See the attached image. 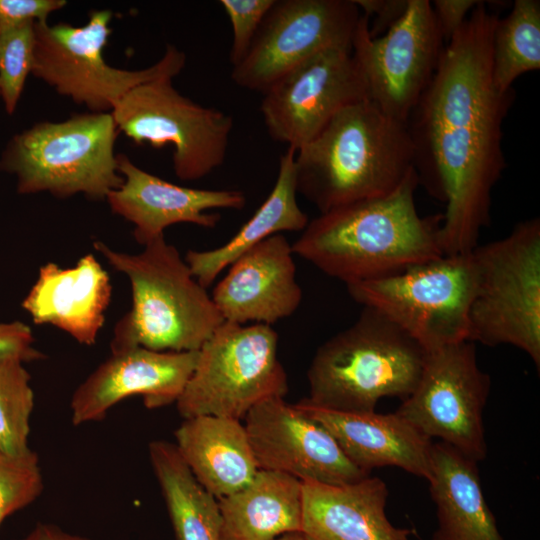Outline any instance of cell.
Returning <instances> with one entry per match:
<instances>
[{
  "instance_id": "obj_8",
  "label": "cell",
  "mask_w": 540,
  "mask_h": 540,
  "mask_svg": "<svg viewBox=\"0 0 540 540\" xmlns=\"http://www.w3.org/2000/svg\"><path fill=\"white\" fill-rule=\"evenodd\" d=\"M476 279L470 252L443 255L394 275L346 286L355 302L378 311L430 352L468 340Z\"/></svg>"
},
{
  "instance_id": "obj_4",
  "label": "cell",
  "mask_w": 540,
  "mask_h": 540,
  "mask_svg": "<svg viewBox=\"0 0 540 540\" xmlns=\"http://www.w3.org/2000/svg\"><path fill=\"white\" fill-rule=\"evenodd\" d=\"M129 279L132 306L115 325L110 349L142 346L155 351H198L224 322L212 297L164 235L129 254L93 243Z\"/></svg>"
},
{
  "instance_id": "obj_30",
  "label": "cell",
  "mask_w": 540,
  "mask_h": 540,
  "mask_svg": "<svg viewBox=\"0 0 540 540\" xmlns=\"http://www.w3.org/2000/svg\"><path fill=\"white\" fill-rule=\"evenodd\" d=\"M43 476L36 452H0V526L10 515L33 503L43 492Z\"/></svg>"
},
{
  "instance_id": "obj_18",
  "label": "cell",
  "mask_w": 540,
  "mask_h": 540,
  "mask_svg": "<svg viewBox=\"0 0 540 540\" xmlns=\"http://www.w3.org/2000/svg\"><path fill=\"white\" fill-rule=\"evenodd\" d=\"M116 159L124 181L106 200L113 213L134 225V238L143 246L163 236L164 230L173 224L215 228L220 215L209 213L210 210H240L246 204L242 191L179 186L137 167L124 154H117Z\"/></svg>"
},
{
  "instance_id": "obj_23",
  "label": "cell",
  "mask_w": 540,
  "mask_h": 540,
  "mask_svg": "<svg viewBox=\"0 0 540 540\" xmlns=\"http://www.w3.org/2000/svg\"><path fill=\"white\" fill-rule=\"evenodd\" d=\"M174 436L193 476L217 500L245 487L259 470L239 419L211 415L186 418Z\"/></svg>"
},
{
  "instance_id": "obj_35",
  "label": "cell",
  "mask_w": 540,
  "mask_h": 540,
  "mask_svg": "<svg viewBox=\"0 0 540 540\" xmlns=\"http://www.w3.org/2000/svg\"><path fill=\"white\" fill-rule=\"evenodd\" d=\"M480 1L435 0L432 9L439 32L446 44L464 24L470 12Z\"/></svg>"
},
{
  "instance_id": "obj_2",
  "label": "cell",
  "mask_w": 540,
  "mask_h": 540,
  "mask_svg": "<svg viewBox=\"0 0 540 540\" xmlns=\"http://www.w3.org/2000/svg\"><path fill=\"white\" fill-rule=\"evenodd\" d=\"M412 170L392 192L349 203L309 221L292 244L294 254L346 285L376 280L444 254L443 214L422 217Z\"/></svg>"
},
{
  "instance_id": "obj_29",
  "label": "cell",
  "mask_w": 540,
  "mask_h": 540,
  "mask_svg": "<svg viewBox=\"0 0 540 540\" xmlns=\"http://www.w3.org/2000/svg\"><path fill=\"white\" fill-rule=\"evenodd\" d=\"M31 376L17 357L0 358V452L28 451L30 417L34 408Z\"/></svg>"
},
{
  "instance_id": "obj_37",
  "label": "cell",
  "mask_w": 540,
  "mask_h": 540,
  "mask_svg": "<svg viewBox=\"0 0 540 540\" xmlns=\"http://www.w3.org/2000/svg\"><path fill=\"white\" fill-rule=\"evenodd\" d=\"M15 540H91L87 537L70 534L54 524L38 523L23 538Z\"/></svg>"
},
{
  "instance_id": "obj_14",
  "label": "cell",
  "mask_w": 540,
  "mask_h": 540,
  "mask_svg": "<svg viewBox=\"0 0 540 540\" xmlns=\"http://www.w3.org/2000/svg\"><path fill=\"white\" fill-rule=\"evenodd\" d=\"M362 13L353 0H275L240 63L236 85L264 93L305 60L326 50H352Z\"/></svg>"
},
{
  "instance_id": "obj_31",
  "label": "cell",
  "mask_w": 540,
  "mask_h": 540,
  "mask_svg": "<svg viewBox=\"0 0 540 540\" xmlns=\"http://www.w3.org/2000/svg\"><path fill=\"white\" fill-rule=\"evenodd\" d=\"M35 22H26L0 34V96L12 114L26 78L32 72L35 47Z\"/></svg>"
},
{
  "instance_id": "obj_5",
  "label": "cell",
  "mask_w": 540,
  "mask_h": 540,
  "mask_svg": "<svg viewBox=\"0 0 540 540\" xmlns=\"http://www.w3.org/2000/svg\"><path fill=\"white\" fill-rule=\"evenodd\" d=\"M427 351L378 311L364 307L347 329L324 342L307 371L308 403L374 412L383 397L404 400L415 389Z\"/></svg>"
},
{
  "instance_id": "obj_25",
  "label": "cell",
  "mask_w": 540,
  "mask_h": 540,
  "mask_svg": "<svg viewBox=\"0 0 540 540\" xmlns=\"http://www.w3.org/2000/svg\"><path fill=\"white\" fill-rule=\"evenodd\" d=\"M302 481L259 469L249 484L218 499L221 540H274L301 532Z\"/></svg>"
},
{
  "instance_id": "obj_3",
  "label": "cell",
  "mask_w": 540,
  "mask_h": 540,
  "mask_svg": "<svg viewBox=\"0 0 540 540\" xmlns=\"http://www.w3.org/2000/svg\"><path fill=\"white\" fill-rule=\"evenodd\" d=\"M297 193L321 213L384 196L414 170L405 123L363 99L343 108L295 153Z\"/></svg>"
},
{
  "instance_id": "obj_22",
  "label": "cell",
  "mask_w": 540,
  "mask_h": 540,
  "mask_svg": "<svg viewBox=\"0 0 540 540\" xmlns=\"http://www.w3.org/2000/svg\"><path fill=\"white\" fill-rule=\"evenodd\" d=\"M301 532L308 540H408L412 530L391 524L388 488L379 477L331 485L302 481Z\"/></svg>"
},
{
  "instance_id": "obj_15",
  "label": "cell",
  "mask_w": 540,
  "mask_h": 540,
  "mask_svg": "<svg viewBox=\"0 0 540 540\" xmlns=\"http://www.w3.org/2000/svg\"><path fill=\"white\" fill-rule=\"evenodd\" d=\"M368 99L350 51L331 49L297 65L274 82L260 105L272 139L297 151L343 108Z\"/></svg>"
},
{
  "instance_id": "obj_28",
  "label": "cell",
  "mask_w": 540,
  "mask_h": 540,
  "mask_svg": "<svg viewBox=\"0 0 540 540\" xmlns=\"http://www.w3.org/2000/svg\"><path fill=\"white\" fill-rule=\"evenodd\" d=\"M492 78L504 93L521 75L540 68V2L515 0L510 13L498 18L491 42Z\"/></svg>"
},
{
  "instance_id": "obj_17",
  "label": "cell",
  "mask_w": 540,
  "mask_h": 540,
  "mask_svg": "<svg viewBox=\"0 0 540 540\" xmlns=\"http://www.w3.org/2000/svg\"><path fill=\"white\" fill-rule=\"evenodd\" d=\"M198 351H155L142 346L111 350L74 391L72 423L101 421L123 399L140 395L148 409L176 403L196 364Z\"/></svg>"
},
{
  "instance_id": "obj_21",
  "label": "cell",
  "mask_w": 540,
  "mask_h": 540,
  "mask_svg": "<svg viewBox=\"0 0 540 540\" xmlns=\"http://www.w3.org/2000/svg\"><path fill=\"white\" fill-rule=\"evenodd\" d=\"M296 405L322 424L349 460L364 472L370 474L376 467L396 466L429 478L431 438L396 412L336 411L314 406L304 398Z\"/></svg>"
},
{
  "instance_id": "obj_11",
  "label": "cell",
  "mask_w": 540,
  "mask_h": 540,
  "mask_svg": "<svg viewBox=\"0 0 540 540\" xmlns=\"http://www.w3.org/2000/svg\"><path fill=\"white\" fill-rule=\"evenodd\" d=\"M172 79L164 76L132 88L111 114L118 131L134 143L157 149L172 145L176 176L194 181L224 163L234 122L231 115L181 95Z\"/></svg>"
},
{
  "instance_id": "obj_9",
  "label": "cell",
  "mask_w": 540,
  "mask_h": 540,
  "mask_svg": "<svg viewBox=\"0 0 540 540\" xmlns=\"http://www.w3.org/2000/svg\"><path fill=\"white\" fill-rule=\"evenodd\" d=\"M287 392L277 332L269 325L224 321L198 350L176 407L183 419L211 415L240 420L261 401Z\"/></svg>"
},
{
  "instance_id": "obj_12",
  "label": "cell",
  "mask_w": 540,
  "mask_h": 540,
  "mask_svg": "<svg viewBox=\"0 0 540 540\" xmlns=\"http://www.w3.org/2000/svg\"><path fill=\"white\" fill-rule=\"evenodd\" d=\"M362 14L351 54L368 99L405 123L438 67L445 43L429 0H408L402 16L381 36L369 35Z\"/></svg>"
},
{
  "instance_id": "obj_34",
  "label": "cell",
  "mask_w": 540,
  "mask_h": 540,
  "mask_svg": "<svg viewBox=\"0 0 540 540\" xmlns=\"http://www.w3.org/2000/svg\"><path fill=\"white\" fill-rule=\"evenodd\" d=\"M33 343L31 328L25 323L20 321L0 323V358L17 357L24 363L45 358Z\"/></svg>"
},
{
  "instance_id": "obj_6",
  "label": "cell",
  "mask_w": 540,
  "mask_h": 540,
  "mask_svg": "<svg viewBox=\"0 0 540 540\" xmlns=\"http://www.w3.org/2000/svg\"><path fill=\"white\" fill-rule=\"evenodd\" d=\"M118 133L111 112L36 123L10 140L0 169L17 176L21 194L45 191L67 198L82 193L103 200L124 181L114 153Z\"/></svg>"
},
{
  "instance_id": "obj_1",
  "label": "cell",
  "mask_w": 540,
  "mask_h": 540,
  "mask_svg": "<svg viewBox=\"0 0 540 540\" xmlns=\"http://www.w3.org/2000/svg\"><path fill=\"white\" fill-rule=\"evenodd\" d=\"M484 1L445 44L436 72L406 125L419 184L446 204L439 237L445 255L467 254L490 224L492 190L506 166L503 121L514 90L492 78L497 19Z\"/></svg>"
},
{
  "instance_id": "obj_32",
  "label": "cell",
  "mask_w": 540,
  "mask_h": 540,
  "mask_svg": "<svg viewBox=\"0 0 540 540\" xmlns=\"http://www.w3.org/2000/svg\"><path fill=\"white\" fill-rule=\"evenodd\" d=\"M232 26L230 63L236 66L248 52L254 37L275 0H220Z\"/></svg>"
},
{
  "instance_id": "obj_27",
  "label": "cell",
  "mask_w": 540,
  "mask_h": 540,
  "mask_svg": "<svg viewBox=\"0 0 540 540\" xmlns=\"http://www.w3.org/2000/svg\"><path fill=\"white\" fill-rule=\"evenodd\" d=\"M148 452L176 540H221L218 500L196 480L175 444L153 440Z\"/></svg>"
},
{
  "instance_id": "obj_24",
  "label": "cell",
  "mask_w": 540,
  "mask_h": 540,
  "mask_svg": "<svg viewBox=\"0 0 540 540\" xmlns=\"http://www.w3.org/2000/svg\"><path fill=\"white\" fill-rule=\"evenodd\" d=\"M427 480L438 520L431 540H503L476 461L444 442L433 443Z\"/></svg>"
},
{
  "instance_id": "obj_10",
  "label": "cell",
  "mask_w": 540,
  "mask_h": 540,
  "mask_svg": "<svg viewBox=\"0 0 540 540\" xmlns=\"http://www.w3.org/2000/svg\"><path fill=\"white\" fill-rule=\"evenodd\" d=\"M112 16L110 10H93L80 27L35 22L31 73L93 113H107L132 88L164 76L174 78L182 71L185 54L172 45L148 68L131 71L110 66L103 49L112 33Z\"/></svg>"
},
{
  "instance_id": "obj_36",
  "label": "cell",
  "mask_w": 540,
  "mask_h": 540,
  "mask_svg": "<svg viewBox=\"0 0 540 540\" xmlns=\"http://www.w3.org/2000/svg\"><path fill=\"white\" fill-rule=\"evenodd\" d=\"M361 13L368 19L374 16L371 27L372 38L384 34L404 13L408 0H353Z\"/></svg>"
},
{
  "instance_id": "obj_38",
  "label": "cell",
  "mask_w": 540,
  "mask_h": 540,
  "mask_svg": "<svg viewBox=\"0 0 540 540\" xmlns=\"http://www.w3.org/2000/svg\"><path fill=\"white\" fill-rule=\"evenodd\" d=\"M274 540H308L302 532L286 533Z\"/></svg>"
},
{
  "instance_id": "obj_26",
  "label": "cell",
  "mask_w": 540,
  "mask_h": 540,
  "mask_svg": "<svg viewBox=\"0 0 540 540\" xmlns=\"http://www.w3.org/2000/svg\"><path fill=\"white\" fill-rule=\"evenodd\" d=\"M295 153L287 148L281 155L271 192L228 242L211 250L187 251L184 260L203 287L207 289L234 260L267 238L284 231L305 229L309 219L297 202Z\"/></svg>"
},
{
  "instance_id": "obj_13",
  "label": "cell",
  "mask_w": 540,
  "mask_h": 540,
  "mask_svg": "<svg viewBox=\"0 0 540 540\" xmlns=\"http://www.w3.org/2000/svg\"><path fill=\"white\" fill-rule=\"evenodd\" d=\"M489 391L475 343L466 340L427 352L415 389L396 413L478 463L487 454L482 415Z\"/></svg>"
},
{
  "instance_id": "obj_16",
  "label": "cell",
  "mask_w": 540,
  "mask_h": 540,
  "mask_svg": "<svg viewBox=\"0 0 540 540\" xmlns=\"http://www.w3.org/2000/svg\"><path fill=\"white\" fill-rule=\"evenodd\" d=\"M244 419L259 469L331 485L370 475L349 460L322 424L284 397L261 401Z\"/></svg>"
},
{
  "instance_id": "obj_19",
  "label": "cell",
  "mask_w": 540,
  "mask_h": 540,
  "mask_svg": "<svg viewBox=\"0 0 540 540\" xmlns=\"http://www.w3.org/2000/svg\"><path fill=\"white\" fill-rule=\"evenodd\" d=\"M292 245L273 235L239 256L217 283L212 300L225 322L271 326L300 306Z\"/></svg>"
},
{
  "instance_id": "obj_33",
  "label": "cell",
  "mask_w": 540,
  "mask_h": 540,
  "mask_svg": "<svg viewBox=\"0 0 540 540\" xmlns=\"http://www.w3.org/2000/svg\"><path fill=\"white\" fill-rule=\"evenodd\" d=\"M66 4L64 0H0V34L26 22H46Z\"/></svg>"
},
{
  "instance_id": "obj_20",
  "label": "cell",
  "mask_w": 540,
  "mask_h": 540,
  "mask_svg": "<svg viewBox=\"0 0 540 540\" xmlns=\"http://www.w3.org/2000/svg\"><path fill=\"white\" fill-rule=\"evenodd\" d=\"M112 294L110 278L94 254L71 268L49 262L22 301L35 324H49L91 346L105 321Z\"/></svg>"
},
{
  "instance_id": "obj_7",
  "label": "cell",
  "mask_w": 540,
  "mask_h": 540,
  "mask_svg": "<svg viewBox=\"0 0 540 540\" xmlns=\"http://www.w3.org/2000/svg\"><path fill=\"white\" fill-rule=\"evenodd\" d=\"M476 287L468 341L512 345L540 367V220L517 223L504 238L473 251Z\"/></svg>"
}]
</instances>
